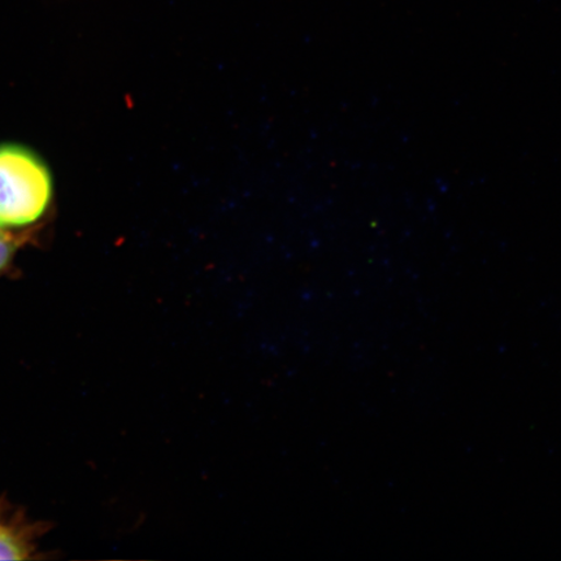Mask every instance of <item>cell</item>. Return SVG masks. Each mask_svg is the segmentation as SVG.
Masks as SVG:
<instances>
[{"label":"cell","instance_id":"obj_1","mask_svg":"<svg viewBox=\"0 0 561 561\" xmlns=\"http://www.w3.org/2000/svg\"><path fill=\"white\" fill-rule=\"evenodd\" d=\"M53 199L54 179L45 160L30 147L0 145V229L34 226Z\"/></svg>","mask_w":561,"mask_h":561},{"label":"cell","instance_id":"obj_2","mask_svg":"<svg viewBox=\"0 0 561 561\" xmlns=\"http://www.w3.org/2000/svg\"><path fill=\"white\" fill-rule=\"evenodd\" d=\"M48 529L46 523L33 522L23 510L0 500V560L41 559L39 541Z\"/></svg>","mask_w":561,"mask_h":561},{"label":"cell","instance_id":"obj_4","mask_svg":"<svg viewBox=\"0 0 561 561\" xmlns=\"http://www.w3.org/2000/svg\"><path fill=\"white\" fill-rule=\"evenodd\" d=\"M0 233H4V231L2 229H0Z\"/></svg>","mask_w":561,"mask_h":561},{"label":"cell","instance_id":"obj_3","mask_svg":"<svg viewBox=\"0 0 561 561\" xmlns=\"http://www.w3.org/2000/svg\"><path fill=\"white\" fill-rule=\"evenodd\" d=\"M20 244V238L5 233V231L4 233H0V276L4 275V273L11 268Z\"/></svg>","mask_w":561,"mask_h":561}]
</instances>
